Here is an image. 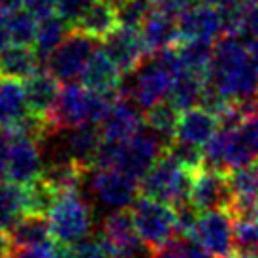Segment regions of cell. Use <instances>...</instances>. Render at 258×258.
Wrapping results in <instances>:
<instances>
[{
  "instance_id": "cell-34",
  "label": "cell",
  "mask_w": 258,
  "mask_h": 258,
  "mask_svg": "<svg viewBox=\"0 0 258 258\" xmlns=\"http://www.w3.org/2000/svg\"><path fill=\"white\" fill-rule=\"evenodd\" d=\"M153 258H213L196 239L183 234H175L166 243L151 251Z\"/></svg>"
},
{
  "instance_id": "cell-15",
  "label": "cell",
  "mask_w": 258,
  "mask_h": 258,
  "mask_svg": "<svg viewBox=\"0 0 258 258\" xmlns=\"http://www.w3.org/2000/svg\"><path fill=\"white\" fill-rule=\"evenodd\" d=\"M93 190L108 206L128 208L140 192V183L121 168H102L94 170Z\"/></svg>"
},
{
  "instance_id": "cell-17",
  "label": "cell",
  "mask_w": 258,
  "mask_h": 258,
  "mask_svg": "<svg viewBox=\"0 0 258 258\" xmlns=\"http://www.w3.org/2000/svg\"><path fill=\"white\" fill-rule=\"evenodd\" d=\"M222 29H224L222 12L206 2L194 4L179 17V40H192V38L219 40L222 36Z\"/></svg>"
},
{
  "instance_id": "cell-36",
  "label": "cell",
  "mask_w": 258,
  "mask_h": 258,
  "mask_svg": "<svg viewBox=\"0 0 258 258\" xmlns=\"http://www.w3.org/2000/svg\"><path fill=\"white\" fill-rule=\"evenodd\" d=\"M68 258H113L108 249L94 237V239H81L78 243L68 247Z\"/></svg>"
},
{
  "instance_id": "cell-46",
  "label": "cell",
  "mask_w": 258,
  "mask_h": 258,
  "mask_svg": "<svg viewBox=\"0 0 258 258\" xmlns=\"http://www.w3.org/2000/svg\"><path fill=\"white\" fill-rule=\"evenodd\" d=\"M245 45H247L249 60H251L254 72L258 74V36H247V40H245Z\"/></svg>"
},
{
  "instance_id": "cell-51",
  "label": "cell",
  "mask_w": 258,
  "mask_h": 258,
  "mask_svg": "<svg viewBox=\"0 0 258 258\" xmlns=\"http://www.w3.org/2000/svg\"><path fill=\"white\" fill-rule=\"evenodd\" d=\"M109 2H111V4H117V2H119V0H109Z\"/></svg>"
},
{
  "instance_id": "cell-24",
  "label": "cell",
  "mask_w": 258,
  "mask_h": 258,
  "mask_svg": "<svg viewBox=\"0 0 258 258\" xmlns=\"http://www.w3.org/2000/svg\"><path fill=\"white\" fill-rule=\"evenodd\" d=\"M117 27H119V21H117L115 4H111L109 0H96L93 6L79 17V21L74 25L72 29L102 42Z\"/></svg>"
},
{
  "instance_id": "cell-30",
  "label": "cell",
  "mask_w": 258,
  "mask_h": 258,
  "mask_svg": "<svg viewBox=\"0 0 258 258\" xmlns=\"http://www.w3.org/2000/svg\"><path fill=\"white\" fill-rule=\"evenodd\" d=\"M70 30H72V27H70L58 14L51 15V17L42 19V21L38 23V34H36V42H34V51H36L40 64H47L51 53L62 43V40L68 36Z\"/></svg>"
},
{
  "instance_id": "cell-19",
  "label": "cell",
  "mask_w": 258,
  "mask_h": 258,
  "mask_svg": "<svg viewBox=\"0 0 258 258\" xmlns=\"http://www.w3.org/2000/svg\"><path fill=\"white\" fill-rule=\"evenodd\" d=\"M12 251L14 249H32L43 251L55 239L51 236L49 219L45 215H23L6 230Z\"/></svg>"
},
{
  "instance_id": "cell-37",
  "label": "cell",
  "mask_w": 258,
  "mask_h": 258,
  "mask_svg": "<svg viewBox=\"0 0 258 258\" xmlns=\"http://www.w3.org/2000/svg\"><path fill=\"white\" fill-rule=\"evenodd\" d=\"M96 0H58L57 14L64 19L70 27L79 21V17L93 6Z\"/></svg>"
},
{
  "instance_id": "cell-40",
  "label": "cell",
  "mask_w": 258,
  "mask_h": 258,
  "mask_svg": "<svg viewBox=\"0 0 258 258\" xmlns=\"http://www.w3.org/2000/svg\"><path fill=\"white\" fill-rule=\"evenodd\" d=\"M57 4L58 0H29L25 8H29L38 21H42L57 14Z\"/></svg>"
},
{
  "instance_id": "cell-29",
  "label": "cell",
  "mask_w": 258,
  "mask_h": 258,
  "mask_svg": "<svg viewBox=\"0 0 258 258\" xmlns=\"http://www.w3.org/2000/svg\"><path fill=\"white\" fill-rule=\"evenodd\" d=\"M87 172L89 170L85 166L78 164L76 160L68 157L62 160H55L49 166H43L42 177L60 194L68 190H79Z\"/></svg>"
},
{
  "instance_id": "cell-2",
  "label": "cell",
  "mask_w": 258,
  "mask_h": 258,
  "mask_svg": "<svg viewBox=\"0 0 258 258\" xmlns=\"http://www.w3.org/2000/svg\"><path fill=\"white\" fill-rule=\"evenodd\" d=\"M117 96L94 93L85 85L66 83L49 119L55 132L70 130L83 122H100Z\"/></svg>"
},
{
  "instance_id": "cell-10",
  "label": "cell",
  "mask_w": 258,
  "mask_h": 258,
  "mask_svg": "<svg viewBox=\"0 0 258 258\" xmlns=\"http://www.w3.org/2000/svg\"><path fill=\"white\" fill-rule=\"evenodd\" d=\"M192 239L213 258H228L236 252L234 245V221L228 209H211L198 215Z\"/></svg>"
},
{
  "instance_id": "cell-43",
  "label": "cell",
  "mask_w": 258,
  "mask_h": 258,
  "mask_svg": "<svg viewBox=\"0 0 258 258\" xmlns=\"http://www.w3.org/2000/svg\"><path fill=\"white\" fill-rule=\"evenodd\" d=\"M38 254H40V258H68V245L53 241V243H49Z\"/></svg>"
},
{
  "instance_id": "cell-31",
  "label": "cell",
  "mask_w": 258,
  "mask_h": 258,
  "mask_svg": "<svg viewBox=\"0 0 258 258\" xmlns=\"http://www.w3.org/2000/svg\"><path fill=\"white\" fill-rule=\"evenodd\" d=\"M27 211V188L15 181H0V228L8 230Z\"/></svg>"
},
{
  "instance_id": "cell-23",
  "label": "cell",
  "mask_w": 258,
  "mask_h": 258,
  "mask_svg": "<svg viewBox=\"0 0 258 258\" xmlns=\"http://www.w3.org/2000/svg\"><path fill=\"white\" fill-rule=\"evenodd\" d=\"M104 136L98 122H83L70 128V134L66 138L68 145V157L76 160L78 164L85 166L87 170H93L94 157L100 149Z\"/></svg>"
},
{
  "instance_id": "cell-8",
  "label": "cell",
  "mask_w": 258,
  "mask_h": 258,
  "mask_svg": "<svg viewBox=\"0 0 258 258\" xmlns=\"http://www.w3.org/2000/svg\"><path fill=\"white\" fill-rule=\"evenodd\" d=\"M96 239L113 258H138L147 249L138 234L132 211L126 208L115 209L104 219Z\"/></svg>"
},
{
  "instance_id": "cell-52",
  "label": "cell",
  "mask_w": 258,
  "mask_h": 258,
  "mask_svg": "<svg viewBox=\"0 0 258 258\" xmlns=\"http://www.w3.org/2000/svg\"><path fill=\"white\" fill-rule=\"evenodd\" d=\"M138 258H153V256H138Z\"/></svg>"
},
{
  "instance_id": "cell-13",
  "label": "cell",
  "mask_w": 258,
  "mask_h": 258,
  "mask_svg": "<svg viewBox=\"0 0 258 258\" xmlns=\"http://www.w3.org/2000/svg\"><path fill=\"white\" fill-rule=\"evenodd\" d=\"M6 177L19 185H29L43 172L40 142L34 138H10L8 140Z\"/></svg>"
},
{
  "instance_id": "cell-1",
  "label": "cell",
  "mask_w": 258,
  "mask_h": 258,
  "mask_svg": "<svg viewBox=\"0 0 258 258\" xmlns=\"http://www.w3.org/2000/svg\"><path fill=\"white\" fill-rule=\"evenodd\" d=\"M208 79L219 87L228 100L258 96V74L249 60L247 45L241 42V36L224 34L217 40Z\"/></svg>"
},
{
  "instance_id": "cell-26",
  "label": "cell",
  "mask_w": 258,
  "mask_h": 258,
  "mask_svg": "<svg viewBox=\"0 0 258 258\" xmlns=\"http://www.w3.org/2000/svg\"><path fill=\"white\" fill-rule=\"evenodd\" d=\"M175 51L179 57L181 70L208 76L211 60H213V53H215L213 40H206V38L179 40L175 43Z\"/></svg>"
},
{
  "instance_id": "cell-20",
  "label": "cell",
  "mask_w": 258,
  "mask_h": 258,
  "mask_svg": "<svg viewBox=\"0 0 258 258\" xmlns=\"http://www.w3.org/2000/svg\"><path fill=\"white\" fill-rule=\"evenodd\" d=\"M142 40L149 57H155L164 49L179 42V19L153 10L142 25Z\"/></svg>"
},
{
  "instance_id": "cell-47",
  "label": "cell",
  "mask_w": 258,
  "mask_h": 258,
  "mask_svg": "<svg viewBox=\"0 0 258 258\" xmlns=\"http://www.w3.org/2000/svg\"><path fill=\"white\" fill-rule=\"evenodd\" d=\"M10 252H12V243H10L8 232L4 228H0V258H6Z\"/></svg>"
},
{
  "instance_id": "cell-6",
  "label": "cell",
  "mask_w": 258,
  "mask_h": 258,
  "mask_svg": "<svg viewBox=\"0 0 258 258\" xmlns=\"http://www.w3.org/2000/svg\"><path fill=\"white\" fill-rule=\"evenodd\" d=\"M96 45H98V40L72 29L68 32V36L62 40V43L51 53L47 60L49 72L58 81L74 83V79L83 76L91 57L98 49Z\"/></svg>"
},
{
  "instance_id": "cell-48",
  "label": "cell",
  "mask_w": 258,
  "mask_h": 258,
  "mask_svg": "<svg viewBox=\"0 0 258 258\" xmlns=\"http://www.w3.org/2000/svg\"><path fill=\"white\" fill-rule=\"evenodd\" d=\"M29 0H0V10L2 12H12V10H19V8L27 6Z\"/></svg>"
},
{
  "instance_id": "cell-3",
  "label": "cell",
  "mask_w": 258,
  "mask_h": 258,
  "mask_svg": "<svg viewBox=\"0 0 258 258\" xmlns=\"http://www.w3.org/2000/svg\"><path fill=\"white\" fill-rule=\"evenodd\" d=\"M192 173L164 151V155L140 179V194L177 206L181 202L190 200Z\"/></svg>"
},
{
  "instance_id": "cell-11",
  "label": "cell",
  "mask_w": 258,
  "mask_h": 258,
  "mask_svg": "<svg viewBox=\"0 0 258 258\" xmlns=\"http://www.w3.org/2000/svg\"><path fill=\"white\" fill-rule=\"evenodd\" d=\"M230 200H232V192H230L226 172L204 164L192 173L190 202L200 213L211 211V209H226Z\"/></svg>"
},
{
  "instance_id": "cell-16",
  "label": "cell",
  "mask_w": 258,
  "mask_h": 258,
  "mask_svg": "<svg viewBox=\"0 0 258 258\" xmlns=\"http://www.w3.org/2000/svg\"><path fill=\"white\" fill-rule=\"evenodd\" d=\"M228 185L232 200L228 204V213L232 219L251 211L258 204V158L228 172Z\"/></svg>"
},
{
  "instance_id": "cell-22",
  "label": "cell",
  "mask_w": 258,
  "mask_h": 258,
  "mask_svg": "<svg viewBox=\"0 0 258 258\" xmlns=\"http://www.w3.org/2000/svg\"><path fill=\"white\" fill-rule=\"evenodd\" d=\"M217 130H219L217 115L211 113L209 109L202 108V106H194V108L181 111L175 140L204 147L211 138L215 136Z\"/></svg>"
},
{
  "instance_id": "cell-4",
  "label": "cell",
  "mask_w": 258,
  "mask_h": 258,
  "mask_svg": "<svg viewBox=\"0 0 258 258\" xmlns=\"http://www.w3.org/2000/svg\"><path fill=\"white\" fill-rule=\"evenodd\" d=\"M47 219L53 239L68 247L85 239L93 228V211L79 190L58 194Z\"/></svg>"
},
{
  "instance_id": "cell-21",
  "label": "cell",
  "mask_w": 258,
  "mask_h": 258,
  "mask_svg": "<svg viewBox=\"0 0 258 258\" xmlns=\"http://www.w3.org/2000/svg\"><path fill=\"white\" fill-rule=\"evenodd\" d=\"M60 81L49 70H38L25 81V94L29 111L40 117H49L60 96Z\"/></svg>"
},
{
  "instance_id": "cell-14",
  "label": "cell",
  "mask_w": 258,
  "mask_h": 258,
  "mask_svg": "<svg viewBox=\"0 0 258 258\" xmlns=\"http://www.w3.org/2000/svg\"><path fill=\"white\" fill-rule=\"evenodd\" d=\"M144 113L138 109V104L128 96L119 94L108 109L106 117L100 121L102 136L106 142L121 144L144 128Z\"/></svg>"
},
{
  "instance_id": "cell-28",
  "label": "cell",
  "mask_w": 258,
  "mask_h": 258,
  "mask_svg": "<svg viewBox=\"0 0 258 258\" xmlns=\"http://www.w3.org/2000/svg\"><path fill=\"white\" fill-rule=\"evenodd\" d=\"M181 109L172 100H160L149 109H145L144 121L145 126L157 132L164 140L166 147L172 144L177 136V124H179Z\"/></svg>"
},
{
  "instance_id": "cell-5",
  "label": "cell",
  "mask_w": 258,
  "mask_h": 258,
  "mask_svg": "<svg viewBox=\"0 0 258 258\" xmlns=\"http://www.w3.org/2000/svg\"><path fill=\"white\" fill-rule=\"evenodd\" d=\"M136 230L147 251H155L177 234V219L170 204L140 194L130 206Z\"/></svg>"
},
{
  "instance_id": "cell-42",
  "label": "cell",
  "mask_w": 258,
  "mask_h": 258,
  "mask_svg": "<svg viewBox=\"0 0 258 258\" xmlns=\"http://www.w3.org/2000/svg\"><path fill=\"white\" fill-rule=\"evenodd\" d=\"M200 2H206L209 6H215L217 10L221 12H237L249 2V0H200Z\"/></svg>"
},
{
  "instance_id": "cell-53",
  "label": "cell",
  "mask_w": 258,
  "mask_h": 258,
  "mask_svg": "<svg viewBox=\"0 0 258 258\" xmlns=\"http://www.w3.org/2000/svg\"><path fill=\"white\" fill-rule=\"evenodd\" d=\"M254 258H258V251H256V252H254Z\"/></svg>"
},
{
  "instance_id": "cell-35",
  "label": "cell",
  "mask_w": 258,
  "mask_h": 258,
  "mask_svg": "<svg viewBox=\"0 0 258 258\" xmlns=\"http://www.w3.org/2000/svg\"><path fill=\"white\" fill-rule=\"evenodd\" d=\"M115 10L119 25L130 29H142L145 19L155 10V4L153 0H119L115 4Z\"/></svg>"
},
{
  "instance_id": "cell-9",
  "label": "cell",
  "mask_w": 258,
  "mask_h": 258,
  "mask_svg": "<svg viewBox=\"0 0 258 258\" xmlns=\"http://www.w3.org/2000/svg\"><path fill=\"white\" fill-rule=\"evenodd\" d=\"M166 144L157 132L151 128H142L126 142H121L117 168L132 175L140 183V179L151 170V166L164 155Z\"/></svg>"
},
{
  "instance_id": "cell-44",
  "label": "cell",
  "mask_w": 258,
  "mask_h": 258,
  "mask_svg": "<svg viewBox=\"0 0 258 258\" xmlns=\"http://www.w3.org/2000/svg\"><path fill=\"white\" fill-rule=\"evenodd\" d=\"M10 45H12V38H10V29H8V17L6 12L0 10V51Z\"/></svg>"
},
{
  "instance_id": "cell-41",
  "label": "cell",
  "mask_w": 258,
  "mask_h": 258,
  "mask_svg": "<svg viewBox=\"0 0 258 258\" xmlns=\"http://www.w3.org/2000/svg\"><path fill=\"white\" fill-rule=\"evenodd\" d=\"M241 130H243V134L247 136V140H249L251 147L254 149V153L258 155V108L245 119Z\"/></svg>"
},
{
  "instance_id": "cell-33",
  "label": "cell",
  "mask_w": 258,
  "mask_h": 258,
  "mask_svg": "<svg viewBox=\"0 0 258 258\" xmlns=\"http://www.w3.org/2000/svg\"><path fill=\"white\" fill-rule=\"evenodd\" d=\"M8 29H10V38L12 45H34L38 34V19L32 15L29 8H19L6 12Z\"/></svg>"
},
{
  "instance_id": "cell-7",
  "label": "cell",
  "mask_w": 258,
  "mask_h": 258,
  "mask_svg": "<svg viewBox=\"0 0 258 258\" xmlns=\"http://www.w3.org/2000/svg\"><path fill=\"white\" fill-rule=\"evenodd\" d=\"M173 79H175V74L158 57H153L151 62L138 68L132 83L128 85L122 83L119 94L132 98L140 108L149 109L151 106L164 100L172 93Z\"/></svg>"
},
{
  "instance_id": "cell-25",
  "label": "cell",
  "mask_w": 258,
  "mask_h": 258,
  "mask_svg": "<svg viewBox=\"0 0 258 258\" xmlns=\"http://www.w3.org/2000/svg\"><path fill=\"white\" fill-rule=\"evenodd\" d=\"M40 60L34 47L29 45H10L0 51V78L27 81L40 70Z\"/></svg>"
},
{
  "instance_id": "cell-50",
  "label": "cell",
  "mask_w": 258,
  "mask_h": 258,
  "mask_svg": "<svg viewBox=\"0 0 258 258\" xmlns=\"http://www.w3.org/2000/svg\"><path fill=\"white\" fill-rule=\"evenodd\" d=\"M228 258H254V252H232Z\"/></svg>"
},
{
  "instance_id": "cell-49",
  "label": "cell",
  "mask_w": 258,
  "mask_h": 258,
  "mask_svg": "<svg viewBox=\"0 0 258 258\" xmlns=\"http://www.w3.org/2000/svg\"><path fill=\"white\" fill-rule=\"evenodd\" d=\"M6 258H40V254L32 249H14Z\"/></svg>"
},
{
  "instance_id": "cell-12",
  "label": "cell",
  "mask_w": 258,
  "mask_h": 258,
  "mask_svg": "<svg viewBox=\"0 0 258 258\" xmlns=\"http://www.w3.org/2000/svg\"><path fill=\"white\" fill-rule=\"evenodd\" d=\"M102 49L108 53L122 74H134L144 64V58L149 57L140 29H130L122 25L102 40Z\"/></svg>"
},
{
  "instance_id": "cell-18",
  "label": "cell",
  "mask_w": 258,
  "mask_h": 258,
  "mask_svg": "<svg viewBox=\"0 0 258 258\" xmlns=\"http://www.w3.org/2000/svg\"><path fill=\"white\" fill-rule=\"evenodd\" d=\"M121 74L122 72L119 70V66L100 47L94 51V55L89 60L85 72L81 76V83L94 93L106 94V96H119L122 85Z\"/></svg>"
},
{
  "instance_id": "cell-45",
  "label": "cell",
  "mask_w": 258,
  "mask_h": 258,
  "mask_svg": "<svg viewBox=\"0 0 258 258\" xmlns=\"http://www.w3.org/2000/svg\"><path fill=\"white\" fill-rule=\"evenodd\" d=\"M8 138L0 130V181L6 177V166H8Z\"/></svg>"
},
{
  "instance_id": "cell-32",
  "label": "cell",
  "mask_w": 258,
  "mask_h": 258,
  "mask_svg": "<svg viewBox=\"0 0 258 258\" xmlns=\"http://www.w3.org/2000/svg\"><path fill=\"white\" fill-rule=\"evenodd\" d=\"M208 76L196 72H188V70H181L175 79H173L172 93H170V100L183 111V109L194 108L200 104L202 93L206 87Z\"/></svg>"
},
{
  "instance_id": "cell-27",
  "label": "cell",
  "mask_w": 258,
  "mask_h": 258,
  "mask_svg": "<svg viewBox=\"0 0 258 258\" xmlns=\"http://www.w3.org/2000/svg\"><path fill=\"white\" fill-rule=\"evenodd\" d=\"M29 113L25 85L19 79L0 78V128Z\"/></svg>"
},
{
  "instance_id": "cell-38",
  "label": "cell",
  "mask_w": 258,
  "mask_h": 258,
  "mask_svg": "<svg viewBox=\"0 0 258 258\" xmlns=\"http://www.w3.org/2000/svg\"><path fill=\"white\" fill-rule=\"evenodd\" d=\"M241 36H258V0H249L241 14Z\"/></svg>"
},
{
  "instance_id": "cell-39",
  "label": "cell",
  "mask_w": 258,
  "mask_h": 258,
  "mask_svg": "<svg viewBox=\"0 0 258 258\" xmlns=\"http://www.w3.org/2000/svg\"><path fill=\"white\" fill-rule=\"evenodd\" d=\"M200 0H153L155 10L162 12L166 15H172L179 19L181 15L185 14L186 10H190L194 4H198Z\"/></svg>"
}]
</instances>
